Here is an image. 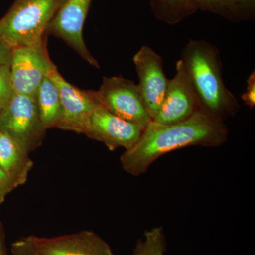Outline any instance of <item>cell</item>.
<instances>
[{
	"label": "cell",
	"instance_id": "obj_9",
	"mask_svg": "<svg viewBox=\"0 0 255 255\" xmlns=\"http://www.w3.org/2000/svg\"><path fill=\"white\" fill-rule=\"evenodd\" d=\"M187 70L182 60L176 63V74L169 80L163 103L152 122L171 124L190 118L201 108Z\"/></svg>",
	"mask_w": 255,
	"mask_h": 255
},
{
	"label": "cell",
	"instance_id": "obj_8",
	"mask_svg": "<svg viewBox=\"0 0 255 255\" xmlns=\"http://www.w3.org/2000/svg\"><path fill=\"white\" fill-rule=\"evenodd\" d=\"M132 60L139 78L137 90L153 120L163 103L169 81L164 74L163 58L150 46L144 45Z\"/></svg>",
	"mask_w": 255,
	"mask_h": 255
},
{
	"label": "cell",
	"instance_id": "obj_12",
	"mask_svg": "<svg viewBox=\"0 0 255 255\" xmlns=\"http://www.w3.org/2000/svg\"><path fill=\"white\" fill-rule=\"evenodd\" d=\"M28 238L43 255H115L110 245L93 231L53 238Z\"/></svg>",
	"mask_w": 255,
	"mask_h": 255
},
{
	"label": "cell",
	"instance_id": "obj_14",
	"mask_svg": "<svg viewBox=\"0 0 255 255\" xmlns=\"http://www.w3.org/2000/svg\"><path fill=\"white\" fill-rule=\"evenodd\" d=\"M197 9L210 11L233 21L241 22L253 19L255 0H192Z\"/></svg>",
	"mask_w": 255,
	"mask_h": 255
},
{
	"label": "cell",
	"instance_id": "obj_2",
	"mask_svg": "<svg viewBox=\"0 0 255 255\" xmlns=\"http://www.w3.org/2000/svg\"><path fill=\"white\" fill-rule=\"evenodd\" d=\"M180 60L203 108L223 121L237 114L241 107L223 80L217 47L205 40H189Z\"/></svg>",
	"mask_w": 255,
	"mask_h": 255
},
{
	"label": "cell",
	"instance_id": "obj_22",
	"mask_svg": "<svg viewBox=\"0 0 255 255\" xmlns=\"http://www.w3.org/2000/svg\"><path fill=\"white\" fill-rule=\"evenodd\" d=\"M11 48L0 41V66L11 64Z\"/></svg>",
	"mask_w": 255,
	"mask_h": 255
},
{
	"label": "cell",
	"instance_id": "obj_16",
	"mask_svg": "<svg viewBox=\"0 0 255 255\" xmlns=\"http://www.w3.org/2000/svg\"><path fill=\"white\" fill-rule=\"evenodd\" d=\"M155 18L169 25L180 23L198 11L192 0H150Z\"/></svg>",
	"mask_w": 255,
	"mask_h": 255
},
{
	"label": "cell",
	"instance_id": "obj_5",
	"mask_svg": "<svg viewBox=\"0 0 255 255\" xmlns=\"http://www.w3.org/2000/svg\"><path fill=\"white\" fill-rule=\"evenodd\" d=\"M96 92L100 105L119 118L135 124L142 130L152 122L137 85L132 80L122 75L104 77L102 85Z\"/></svg>",
	"mask_w": 255,
	"mask_h": 255
},
{
	"label": "cell",
	"instance_id": "obj_7",
	"mask_svg": "<svg viewBox=\"0 0 255 255\" xmlns=\"http://www.w3.org/2000/svg\"><path fill=\"white\" fill-rule=\"evenodd\" d=\"M47 75L58 87L61 100L62 116L57 128L83 134L92 112L100 105L97 92L81 90L69 83L53 63Z\"/></svg>",
	"mask_w": 255,
	"mask_h": 255
},
{
	"label": "cell",
	"instance_id": "obj_17",
	"mask_svg": "<svg viewBox=\"0 0 255 255\" xmlns=\"http://www.w3.org/2000/svg\"><path fill=\"white\" fill-rule=\"evenodd\" d=\"M165 250L163 228H154L145 231L143 239L137 241L132 255H164Z\"/></svg>",
	"mask_w": 255,
	"mask_h": 255
},
{
	"label": "cell",
	"instance_id": "obj_4",
	"mask_svg": "<svg viewBox=\"0 0 255 255\" xmlns=\"http://www.w3.org/2000/svg\"><path fill=\"white\" fill-rule=\"evenodd\" d=\"M47 130L35 97L15 93L0 111V131L9 135L28 153L42 145Z\"/></svg>",
	"mask_w": 255,
	"mask_h": 255
},
{
	"label": "cell",
	"instance_id": "obj_15",
	"mask_svg": "<svg viewBox=\"0 0 255 255\" xmlns=\"http://www.w3.org/2000/svg\"><path fill=\"white\" fill-rule=\"evenodd\" d=\"M41 119L47 129L58 127L62 116L60 95L55 82L46 75L36 94Z\"/></svg>",
	"mask_w": 255,
	"mask_h": 255
},
{
	"label": "cell",
	"instance_id": "obj_11",
	"mask_svg": "<svg viewBox=\"0 0 255 255\" xmlns=\"http://www.w3.org/2000/svg\"><path fill=\"white\" fill-rule=\"evenodd\" d=\"M91 2L92 0H66L50 23L48 34L63 40L87 63L100 68L83 38L84 24Z\"/></svg>",
	"mask_w": 255,
	"mask_h": 255
},
{
	"label": "cell",
	"instance_id": "obj_13",
	"mask_svg": "<svg viewBox=\"0 0 255 255\" xmlns=\"http://www.w3.org/2000/svg\"><path fill=\"white\" fill-rule=\"evenodd\" d=\"M29 153L4 132L0 131V167L17 186L27 181L33 167Z\"/></svg>",
	"mask_w": 255,
	"mask_h": 255
},
{
	"label": "cell",
	"instance_id": "obj_6",
	"mask_svg": "<svg viewBox=\"0 0 255 255\" xmlns=\"http://www.w3.org/2000/svg\"><path fill=\"white\" fill-rule=\"evenodd\" d=\"M52 63L47 38L35 44L13 48L10 68L15 93L36 98L38 87Z\"/></svg>",
	"mask_w": 255,
	"mask_h": 255
},
{
	"label": "cell",
	"instance_id": "obj_1",
	"mask_svg": "<svg viewBox=\"0 0 255 255\" xmlns=\"http://www.w3.org/2000/svg\"><path fill=\"white\" fill-rule=\"evenodd\" d=\"M228 133L224 121L203 107L178 123L161 124L152 121L137 143L121 156V164L127 173L140 176L166 154L191 146L220 147L228 141Z\"/></svg>",
	"mask_w": 255,
	"mask_h": 255
},
{
	"label": "cell",
	"instance_id": "obj_19",
	"mask_svg": "<svg viewBox=\"0 0 255 255\" xmlns=\"http://www.w3.org/2000/svg\"><path fill=\"white\" fill-rule=\"evenodd\" d=\"M11 252L12 255H43L37 250L28 236L13 243Z\"/></svg>",
	"mask_w": 255,
	"mask_h": 255
},
{
	"label": "cell",
	"instance_id": "obj_3",
	"mask_svg": "<svg viewBox=\"0 0 255 255\" xmlns=\"http://www.w3.org/2000/svg\"><path fill=\"white\" fill-rule=\"evenodd\" d=\"M66 0H15L0 20V41L11 49L47 38L50 23Z\"/></svg>",
	"mask_w": 255,
	"mask_h": 255
},
{
	"label": "cell",
	"instance_id": "obj_10",
	"mask_svg": "<svg viewBox=\"0 0 255 255\" xmlns=\"http://www.w3.org/2000/svg\"><path fill=\"white\" fill-rule=\"evenodd\" d=\"M143 130L99 105L92 112L83 134L105 144L110 150L119 147L128 150L137 143Z\"/></svg>",
	"mask_w": 255,
	"mask_h": 255
},
{
	"label": "cell",
	"instance_id": "obj_23",
	"mask_svg": "<svg viewBox=\"0 0 255 255\" xmlns=\"http://www.w3.org/2000/svg\"><path fill=\"white\" fill-rule=\"evenodd\" d=\"M0 255H8L4 243V235L2 226L0 223Z\"/></svg>",
	"mask_w": 255,
	"mask_h": 255
},
{
	"label": "cell",
	"instance_id": "obj_18",
	"mask_svg": "<svg viewBox=\"0 0 255 255\" xmlns=\"http://www.w3.org/2000/svg\"><path fill=\"white\" fill-rule=\"evenodd\" d=\"M15 92L11 78L10 65L0 66V111L9 103Z\"/></svg>",
	"mask_w": 255,
	"mask_h": 255
},
{
	"label": "cell",
	"instance_id": "obj_21",
	"mask_svg": "<svg viewBox=\"0 0 255 255\" xmlns=\"http://www.w3.org/2000/svg\"><path fill=\"white\" fill-rule=\"evenodd\" d=\"M247 91L241 95V99L247 106L253 109L255 106V72L251 74L247 80Z\"/></svg>",
	"mask_w": 255,
	"mask_h": 255
},
{
	"label": "cell",
	"instance_id": "obj_20",
	"mask_svg": "<svg viewBox=\"0 0 255 255\" xmlns=\"http://www.w3.org/2000/svg\"><path fill=\"white\" fill-rule=\"evenodd\" d=\"M17 188L14 181L0 167V205L4 202L6 196Z\"/></svg>",
	"mask_w": 255,
	"mask_h": 255
}]
</instances>
